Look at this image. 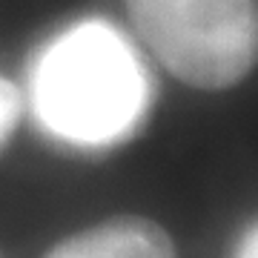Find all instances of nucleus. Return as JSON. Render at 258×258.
Wrapping results in <instances>:
<instances>
[{
  "label": "nucleus",
  "instance_id": "obj_1",
  "mask_svg": "<svg viewBox=\"0 0 258 258\" xmlns=\"http://www.w3.org/2000/svg\"><path fill=\"white\" fill-rule=\"evenodd\" d=\"M49 129L72 141H106L135 120L144 75L135 55L103 23H83L49 49L35 81Z\"/></svg>",
  "mask_w": 258,
  "mask_h": 258
},
{
  "label": "nucleus",
  "instance_id": "obj_2",
  "mask_svg": "<svg viewBox=\"0 0 258 258\" xmlns=\"http://www.w3.org/2000/svg\"><path fill=\"white\" fill-rule=\"evenodd\" d=\"M144 46L195 89L238 86L258 57L255 0H126Z\"/></svg>",
  "mask_w": 258,
  "mask_h": 258
},
{
  "label": "nucleus",
  "instance_id": "obj_3",
  "mask_svg": "<svg viewBox=\"0 0 258 258\" xmlns=\"http://www.w3.org/2000/svg\"><path fill=\"white\" fill-rule=\"evenodd\" d=\"M43 258H178L172 235L141 215H118L57 241Z\"/></svg>",
  "mask_w": 258,
  "mask_h": 258
},
{
  "label": "nucleus",
  "instance_id": "obj_4",
  "mask_svg": "<svg viewBox=\"0 0 258 258\" xmlns=\"http://www.w3.org/2000/svg\"><path fill=\"white\" fill-rule=\"evenodd\" d=\"M20 123V92L6 78H0V149L9 144Z\"/></svg>",
  "mask_w": 258,
  "mask_h": 258
},
{
  "label": "nucleus",
  "instance_id": "obj_5",
  "mask_svg": "<svg viewBox=\"0 0 258 258\" xmlns=\"http://www.w3.org/2000/svg\"><path fill=\"white\" fill-rule=\"evenodd\" d=\"M235 258H258V235H255V227H249L244 232V241L238 247V255Z\"/></svg>",
  "mask_w": 258,
  "mask_h": 258
},
{
  "label": "nucleus",
  "instance_id": "obj_6",
  "mask_svg": "<svg viewBox=\"0 0 258 258\" xmlns=\"http://www.w3.org/2000/svg\"><path fill=\"white\" fill-rule=\"evenodd\" d=\"M0 258H6V255H3V252H0Z\"/></svg>",
  "mask_w": 258,
  "mask_h": 258
}]
</instances>
